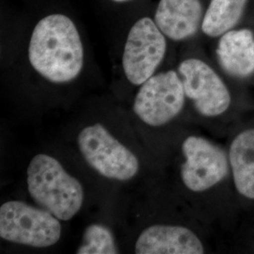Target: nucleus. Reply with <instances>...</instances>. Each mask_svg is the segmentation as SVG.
Listing matches in <instances>:
<instances>
[{
  "instance_id": "1",
  "label": "nucleus",
  "mask_w": 254,
  "mask_h": 254,
  "mask_svg": "<svg viewBox=\"0 0 254 254\" xmlns=\"http://www.w3.org/2000/svg\"><path fill=\"white\" fill-rule=\"evenodd\" d=\"M28 59L34 70L53 83H67L81 73L84 49L73 21L64 14H51L34 28Z\"/></svg>"
},
{
  "instance_id": "2",
  "label": "nucleus",
  "mask_w": 254,
  "mask_h": 254,
  "mask_svg": "<svg viewBox=\"0 0 254 254\" xmlns=\"http://www.w3.org/2000/svg\"><path fill=\"white\" fill-rule=\"evenodd\" d=\"M27 190L32 199L60 220H69L81 209V184L62 164L45 154L35 155L27 171Z\"/></svg>"
},
{
  "instance_id": "3",
  "label": "nucleus",
  "mask_w": 254,
  "mask_h": 254,
  "mask_svg": "<svg viewBox=\"0 0 254 254\" xmlns=\"http://www.w3.org/2000/svg\"><path fill=\"white\" fill-rule=\"evenodd\" d=\"M0 236L16 244L47 248L61 239L62 225L46 209L10 200L0 207Z\"/></svg>"
},
{
  "instance_id": "4",
  "label": "nucleus",
  "mask_w": 254,
  "mask_h": 254,
  "mask_svg": "<svg viewBox=\"0 0 254 254\" xmlns=\"http://www.w3.org/2000/svg\"><path fill=\"white\" fill-rule=\"evenodd\" d=\"M77 143L86 162L104 177L127 181L139 170L136 155L101 124L85 127L78 135Z\"/></svg>"
},
{
  "instance_id": "5",
  "label": "nucleus",
  "mask_w": 254,
  "mask_h": 254,
  "mask_svg": "<svg viewBox=\"0 0 254 254\" xmlns=\"http://www.w3.org/2000/svg\"><path fill=\"white\" fill-rule=\"evenodd\" d=\"M186 93L179 73L167 71L151 76L140 85L133 109L151 127H160L175 118L184 108Z\"/></svg>"
},
{
  "instance_id": "6",
  "label": "nucleus",
  "mask_w": 254,
  "mask_h": 254,
  "mask_svg": "<svg viewBox=\"0 0 254 254\" xmlns=\"http://www.w3.org/2000/svg\"><path fill=\"white\" fill-rule=\"evenodd\" d=\"M167 50L165 35L149 17L136 21L127 37L123 68L130 83L139 86L154 75Z\"/></svg>"
},
{
  "instance_id": "7",
  "label": "nucleus",
  "mask_w": 254,
  "mask_h": 254,
  "mask_svg": "<svg viewBox=\"0 0 254 254\" xmlns=\"http://www.w3.org/2000/svg\"><path fill=\"white\" fill-rule=\"evenodd\" d=\"M182 150L186 157L182 165V180L190 190H208L227 177L229 157L220 147L208 139L189 136L183 142Z\"/></svg>"
},
{
  "instance_id": "8",
  "label": "nucleus",
  "mask_w": 254,
  "mask_h": 254,
  "mask_svg": "<svg viewBox=\"0 0 254 254\" xmlns=\"http://www.w3.org/2000/svg\"><path fill=\"white\" fill-rule=\"evenodd\" d=\"M186 96L205 117H217L229 109L232 98L227 86L208 64L188 59L178 67Z\"/></svg>"
},
{
  "instance_id": "9",
  "label": "nucleus",
  "mask_w": 254,
  "mask_h": 254,
  "mask_svg": "<svg viewBox=\"0 0 254 254\" xmlns=\"http://www.w3.org/2000/svg\"><path fill=\"white\" fill-rule=\"evenodd\" d=\"M137 254H202L204 247L191 230L183 226L146 228L136 242Z\"/></svg>"
},
{
  "instance_id": "10",
  "label": "nucleus",
  "mask_w": 254,
  "mask_h": 254,
  "mask_svg": "<svg viewBox=\"0 0 254 254\" xmlns=\"http://www.w3.org/2000/svg\"><path fill=\"white\" fill-rule=\"evenodd\" d=\"M203 16L200 0H160L154 22L165 36L183 41L198 32Z\"/></svg>"
},
{
  "instance_id": "11",
  "label": "nucleus",
  "mask_w": 254,
  "mask_h": 254,
  "mask_svg": "<svg viewBox=\"0 0 254 254\" xmlns=\"http://www.w3.org/2000/svg\"><path fill=\"white\" fill-rule=\"evenodd\" d=\"M218 42L217 56L230 75L245 78L254 72V33L248 28L229 30Z\"/></svg>"
},
{
  "instance_id": "12",
  "label": "nucleus",
  "mask_w": 254,
  "mask_h": 254,
  "mask_svg": "<svg viewBox=\"0 0 254 254\" xmlns=\"http://www.w3.org/2000/svg\"><path fill=\"white\" fill-rule=\"evenodd\" d=\"M229 162L237 192L254 200V128L240 132L232 141Z\"/></svg>"
},
{
  "instance_id": "13",
  "label": "nucleus",
  "mask_w": 254,
  "mask_h": 254,
  "mask_svg": "<svg viewBox=\"0 0 254 254\" xmlns=\"http://www.w3.org/2000/svg\"><path fill=\"white\" fill-rule=\"evenodd\" d=\"M247 3L248 0H211L202 20V32L217 38L232 30L242 17Z\"/></svg>"
},
{
  "instance_id": "14",
  "label": "nucleus",
  "mask_w": 254,
  "mask_h": 254,
  "mask_svg": "<svg viewBox=\"0 0 254 254\" xmlns=\"http://www.w3.org/2000/svg\"><path fill=\"white\" fill-rule=\"evenodd\" d=\"M76 254H116L119 251L110 230L100 224H92L85 230Z\"/></svg>"
},
{
  "instance_id": "15",
  "label": "nucleus",
  "mask_w": 254,
  "mask_h": 254,
  "mask_svg": "<svg viewBox=\"0 0 254 254\" xmlns=\"http://www.w3.org/2000/svg\"><path fill=\"white\" fill-rule=\"evenodd\" d=\"M112 1H115V2H126V1H129V0H112Z\"/></svg>"
}]
</instances>
